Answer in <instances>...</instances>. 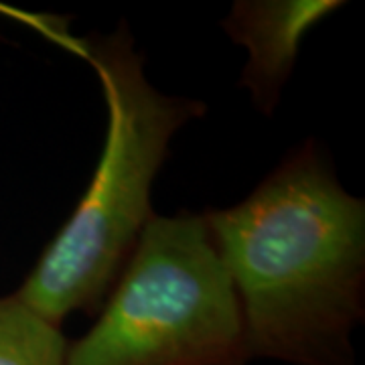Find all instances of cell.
I'll return each mask as SVG.
<instances>
[{
  "mask_svg": "<svg viewBox=\"0 0 365 365\" xmlns=\"http://www.w3.org/2000/svg\"><path fill=\"white\" fill-rule=\"evenodd\" d=\"M339 6L337 0L235 2L223 29L234 43L250 51L242 86L248 88L260 112H274L280 90L294 67L302 37Z\"/></svg>",
  "mask_w": 365,
  "mask_h": 365,
  "instance_id": "4",
  "label": "cell"
},
{
  "mask_svg": "<svg viewBox=\"0 0 365 365\" xmlns=\"http://www.w3.org/2000/svg\"><path fill=\"white\" fill-rule=\"evenodd\" d=\"M234 282L250 357L355 365L365 314V203L317 140L292 150L242 203L203 213Z\"/></svg>",
  "mask_w": 365,
  "mask_h": 365,
  "instance_id": "1",
  "label": "cell"
},
{
  "mask_svg": "<svg viewBox=\"0 0 365 365\" xmlns=\"http://www.w3.org/2000/svg\"><path fill=\"white\" fill-rule=\"evenodd\" d=\"M67 349L61 327L16 294L0 297V365H66Z\"/></svg>",
  "mask_w": 365,
  "mask_h": 365,
  "instance_id": "5",
  "label": "cell"
},
{
  "mask_svg": "<svg viewBox=\"0 0 365 365\" xmlns=\"http://www.w3.org/2000/svg\"><path fill=\"white\" fill-rule=\"evenodd\" d=\"M234 282L203 215H153L66 365H246Z\"/></svg>",
  "mask_w": 365,
  "mask_h": 365,
  "instance_id": "3",
  "label": "cell"
},
{
  "mask_svg": "<svg viewBox=\"0 0 365 365\" xmlns=\"http://www.w3.org/2000/svg\"><path fill=\"white\" fill-rule=\"evenodd\" d=\"M67 49L90 61L102 83L108 106L104 153L78 207L14 292L59 327L78 311L100 313L155 215L150 189L170 138L207 112L203 102L160 93L146 79L144 57L126 23L110 35L71 39Z\"/></svg>",
  "mask_w": 365,
  "mask_h": 365,
  "instance_id": "2",
  "label": "cell"
}]
</instances>
